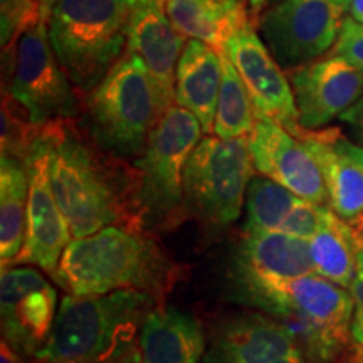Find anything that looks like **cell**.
<instances>
[{
    "label": "cell",
    "mask_w": 363,
    "mask_h": 363,
    "mask_svg": "<svg viewBox=\"0 0 363 363\" xmlns=\"http://www.w3.org/2000/svg\"><path fill=\"white\" fill-rule=\"evenodd\" d=\"M177 274L179 267L155 240L138 229L110 225L71 240L52 279L76 296L131 289L157 298L169 291Z\"/></svg>",
    "instance_id": "1"
},
{
    "label": "cell",
    "mask_w": 363,
    "mask_h": 363,
    "mask_svg": "<svg viewBox=\"0 0 363 363\" xmlns=\"http://www.w3.org/2000/svg\"><path fill=\"white\" fill-rule=\"evenodd\" d=\"M157 298L115 291L96 296L66 294L38 363H115L136 348L145 316Z\"/></svg>",
    "instance_id": "2"
},
{
    "label": "cell",
    "mask_w": 363,
    "mask_h": 363,
    "mask_svg": "<svg viewBox=\"0 0 363 363\" xmlns=\"http://www.w3.org/2000/svg\"><path fill=\"white\" fill-rule=\"evenodd\" d=\"M235 299L257 308L293 333L299 350L313 363H331L348 342L352 294L320 274L262 283H234Z\"/></svg>",
    "instance_id": "3"
},
{
    "label": "cell",
    "mask_w": 363,
    "mask_h": 363,
    "mask_svg": "<svg viewBox=\"0 0 363 363\" xmlns=\"http://www.w3.org/2000/svg\"><path fill=\"white\" fill-rule=\"evenodd\" d=\"M143 0H59L48 17V35L71 83L89 93L120 61L131 17Z\"/></svg>",
    "instance_id": "4"
},
{
    "label": "cell",
    "mask_w": 363,
    "mask_h": 363,
    "mask_svg": "<svg viewBox=\"0 0 363 363\" xmlns=\"http://www.w3.org/2000/svg\"><path fill=\"white\" fill-rule=\"evenodd\" d=\"M152 76L126 51L86 98V128L94 145L116 158H138L165 111Z\"/></svg>",
    "instance_id": "5"
},
{
    "label": "cell",
    "mask_w": 363,
    "mask_h": 363,
    "mask_svg": "<svg viewBox=\"0 0 363 363\" xmlns=\"http://www.w3.org/2000/svg\"><path fill=\"white\" fill-rule=\"evenodd\" d=\"M51 136L49 175L56 201L74 239L110 225L131 224L128 203L96 153L66 126L45 128Z\"/></svg>",
    "instance_id": "6"
},
{
    "label": "cell",
    "mask_w": 363,
    "mask_h": 363,
    "mask_svg": "<svg viewBox=\"0 0 363 363\" xmlns=\"http://www.w3.org/2000/svg\"><path fill=\"white\" fill-rule=\"evenodd\" d=\"M202 125L192 113L172 104L157 121L138 157L133 203L148 224L165 222L184 202V172L202 140Z\"/></svg>",
    "instance_id": "7"
},
{
    "label": "cell",
    "mask_w": 363,
    "mask_h": 363,
    "mask_svg": "<svg viewBox=\"0 0 363 363\" xmlns=\"http://www.w3.org/2000/svg\"><path fill=\"white\" fill-rule=\"evenodd\" d=\"M252 169L247 138L202 136L185 165V207L206 225L233 224L246 202Z\"/></svg>",
    "instance_id": "8"
},
{
    "label": "cell",
    "mask_w": 363,
    "mask_h": 363,
    "mask_svg": "<svg viewBox=\"0 0 363 363\" xmlns=\"http://www.w3.org/2000/svg\"><path fill=\"white\" fill-rule=\"evenodd\" d=\"M9 96L34 130L61 125L78 116L74 84L54 56L48 17L29 26L16 43V62Z\"/></svg>",
    "instance_id": "9"
},
{
    "label": "cell",
    "mask_w": 363,
    "mask_h": 363,
    "mask_svg": "<svg viewBox=\"0 0 363 363\" xmlns=\"http://www.w3.org/2000/svg\"><path fill=\"white\" fill-rule=\"evenodd\" d=\"M350 0H278L262 16L259 30L283 69H296L337 44Z\"/></svg>",
    "instance_id": "10"
},
{
    "label": "cell",
    "mask_w": 363,
    "mask_h": 363,
    "mask_svg": "<svg viewBox=\"0 0 363 363\" xmlns=\"http://www.w3.org/2000/svg\"><path fill=\"white\" fill-rule=\"evenodd\" d=\"M22 158L29 175V202L24 247L12 266L34 264L52 276L71 244L72 234L52 190L49 175L51 136L48 130H40L34 136Z\"/></svg>",
    "instance_id": "11"
},
{
    "label": "cell",
    "mask_w": 363,
    "mask_h": 363,
    "mask_svg": "<svg viewBox=\"0 0 363 363\" xmlns=\"http://www.w3.org/2000/svg\"><path fill=\"white\" fill-rule=\"evenodd\" d=\"M57 291L34 267H2L0 316L2 340L24 357H35L48 343L57 316Z\"/></svg>",
    "instance_id": "12"
},
{
    "label": "cell",
    "mask_w": 363,
    "mask_h": 363,
    "mask_svg": "<svg viewBox=\"0 0 363 363\" xmlns=\"http://www.w3.org/2000/svg\"><path fill=\"white\" fill-rule=\"evenodd\" d=\"M225 56L246 86L257 120L276 121L296 136L305 131L299 126L289 76L251 24L227 40Z\"/></svg>",
    "instance_id": "13"
},
{
    "label": "cell",
    "mask_w": 363,
    "mask_h": 363,
    "mask_svg": "<svg viewBox=\"0 0 363 363\" xmlns=\"http://www.w3.org/2000/svg\"><path fill=\"white\" fill-rule=\"evenodd\" d=\"M299 126L316 131L363 98V71L330 54L289 72Z\"/></svg>",
    "instance_id": "14"
},
{
    "label": "cell",
    "mask_w": 363,
    "mask_h": 363,
    "mask_svg": "<svg viewBox=\"0 0 363 363\" xmlns=\"http://www.w3.org/2000/svg\"><path fill=\"white\" fill-rule=\"evenodd\" d=\"M254 169L278 182L299 199L318 206L328 203L320 167L299 136L271 120H257L247 136Z\"/></svg>",
    "instance_id": "15"
},
{
    "label": "cell",
    "mask_w": 363,
    "mask_h": 363,
    "mask_svg": "<svg viewBox=\"0 0 363 363\" xmlns=\"http://www.w3.org/2000/svg\"><path fill=\"white\" fill-rule=\"evenodd\" d=\"M303 353L293 333L266 313H240L212 331L203 363H272Z\"/></svg>",
    "instance_id": "16"
},
{
    "label": "cell",
    "mask_w": 363,
    "mask_h": 363,
    "mask_svg": "<svg viewBox=\"0 0 363 363\" xmlns=\"http://www.w3.org/2000/svg\"><path fill=\"white\" fill-rule=\"evenodd\" d=\"M187 38L167 17L162 0H143L133 12L126 51L143 61L165 108L175 104V76Z\"/></svg>",
    "instance_id": "17"
},
{
    "label": "cell",
    "mask_w": 363,
    "mask_h": 363,
    "mask_svg": "<svg viewBox=\"0 0 363 363\" xmlns=\"http://www.w3.org/2000/svg\"><path fill=\"white\" fill-rule=\"evenodd\" d=\"M310 240L281 230L246 233L235 249L233 283H278L315 272Z\"/></svg>",
    "instance_id": "18"
},
{
    "label": "cell",
    "mask_w": 363,
    "mask_h": 363,
    "mask_svg": "<svg viewBox=\"0 0 363 363\" xmlns=\"http://www.w3.org/2000/svg\"><path fill=\"white\" fill-rule=\"evenodd\" d=\"M136 350L140 363H201L207 337L194 315L157 305L145 316Z\"/></svg>",
    "instance_id": "19"
},
{
    "label": "cell",
    "mask_w": 363,
    "mask_h": 363,
    "mask_svg": "<svg viewBox=\"0 0 363 363\" xmlns=\"http://www.w3.org/2000/svg\"><path fill=\"white\" fill-rule=\"evenodd\" d=\"M340 131H303L299 138L310 150L323 177L328 206L343 220L363 212V165L340 147Z\"/></svg>",
    "instance_id": "20"
},
{
    "label": "cell",
    "mask_w": 363,
    "mask_h": 363,
    "mask_svg": "<svg viewBox=\"0 0 363 363\" xmlns=\"http://www.w3.org/2000/svg\"><path fill=\"white\" fill-rule=\"evenodd\" d=\"M224 65L211 45L190 39L182 52L175 76V104L201 121L203 135L214 133Z\"/></svg>",
    "instance_id": "21"
},
{
    "label": "cell",
    "mask_w": 363,
    "mask_h": 363,
    "mask_svg": "<svg viewBox=\"0 0 363 363\" xmlns=\"http://www.w3.org/2000/svg\"><path fill=\"white\" fill-rule=\"evenodd\" d=\"M167 17L180 34L211 45L225 56V45L249 22L244 0H162Z\"/></svg>",
    "instance_id": "22"
},
{
    "label": "cell",
    "mask_w": 363,
    "mask_h": 363,
    "mask_svg": "<svg viewBox=\"0 0 363 363\" xmlns=\"http://www.w3.org/2000/svg\"><path fill=\"white\" fill-rule=\"evenodd\" d=\"M29 175L24 158L2 153L0 162V261L9 267L17 259L26 239Z\"/></svg>",
    "instance_id": "23"
},
{
    "label": "cell",
    "mask_w": 363,
    "mask_h": 363,
    "mask_svg": "<svg viewBox=\"0 0 363 363\" xmlns=\"http://www.w3.org/2000/svg\"><path fill=\"white\" fill-rule=\"evenodd\" d=\"M310 247L318 274L343 288L352 284L357 272L358 246L347 220L328 208L321 229L310 239Z\"/></svg>",
    "instance_id": "24"
},
{
    "label": "cell",
    "mask_w": 363,
    "mask_h": 363,
    "mask_svg": "<svg viewBox=\"0 0 363 363\" xmlns=\"http://www.w3.org/2000/svg\"><path fill=\"white\" fill-rule=\"evenodd\" d=\"M222 65L224 76L217 101L214 135L224 140L247 138L257 121L251 98L239 72L227 56H222Z\"/></svg>",
    "instance_id": "25"
},
{
    "label": "cell",
    "mask_w": 363,
    "mask_h": 363,
    "mask_svg": "<svg viewBox=\"0 0 363 363\" xmlns=\"http://www.w3.org/2000/svg\"><path fill=\"white\" fill-rule=\"evenodd\" d=\"M298 197L264 175L252 177L246 192V233L279 230Z\"/></svg>",
    "instance_id": "26"
},
{
    "label": "cell",
    "mask_w": 363,
    "mask_h": 363,
    "mask_svg": "<svg viewBox=\"0 0 363 363\" xmlns=\"http://www.w3.org/2000/svg\"><path fill=\"white\" fill-rule=\"evenodd\" d=\"M43 17H49L35 0H0V43L11 51L19 35Z\"/></svg>",
    "instance_id": "27"
},
{
    "label": "cell",
    "mask_w": 363,
    "mask_h": 363,
    "mask_svg": "<svg viewBox=\"0 0 363 363\" xmlns=\"http://www.w3.org/2000/svg\"><path fill=\"white\" fill-rule=\"evenodd\" d=\"M328 208L298 197L279 230L294 238L310 240L323 225Z\"/></svg>",
    "instance_id": "28"
},
{
    "label": "cell",
    "mask_w": 363,
    "mask_h": 363,
    "mask_svg": "<svg viewBox=\"0 0 363 363\" xmlns=\"http://www.w3.org/2000/svg\"><path fill=\"white\" fill-rule=\"evenodd\" d=\"M331 54L343 57L345 61L363 71V24L348 16Z\"/></svg>",
    "instance_id": "29"
},
{
    "label": "cell",
    "mask_w": 363,
    "mask_h": 363,
    "mask_svg": "<svg viewBox=\"0 0 363 363\" xmlns=\"http://www.w3.org/2000/svg\"><path fill=\"white\" fill-rule=\"evenodd\" d=\"M350 294L353 298V316L350 333L353 342L363 348V251H358L357 272L350 284Z\"/></svg>",
    "instance_id": "30"
},
{
    "label": "cell",
    "mask_w": 363,
    "mask_h": 363,
    "mask_svg": "<svg viewBox=\"0 0 363 363\" xmlns=\"http://www.w3.org/2000/svg\"><path fill=\"white\" fill-rule=\"evenodd\" d=\"M340 120L348 126V130L352 131L353 138L363 147V98L360 101L353 104L348 111H345Z\"/></svg>",
    "instance_id": "31"
},
{
    "label": "cell",
    "mask_w": 363,
    "mask_h": 363,
    "mask_svg": "<svg viewBox=\"0 0 363 363\" xmlns=\"http://www.w3.org/2000/svg\"><path fill=\"white\" fill-rule=\"evenodd\" d=\"M340 147H342L352 158H355L360 165H363V147L362 145L352 143V142H348L347 138H343V136H340Z\"/></svg>",
    "instance_id": "32"
},
{
    "label": "cell",
    "mask_w": 363,
    "mask_h": 363,
    "mask_svg": "<svg viewBox=\"0 0 363 363\" xmlns=\"http://www.w3.org/2000/svg\"><path fill=\"white\" fill-rule=\"evenodd\" d=\"M347 222L348 225H350L353 238H355L358 251H363V212L358 217H355V219Z\"/></svg>",
    "instance_id": "33"
},
{
    "label": "cell",
    "mask_w": 363,
    "mask_h": 363,
    "mask_svg": "<svg viewBox=\"0 0 363 363\" xmlns=\"http://www.w3.org/2000/svg\"><path fill=\"white\" fill-rule=\"evenodd\" d=\"M348 16L353 21L363 24V0H350V9H348Z\"/></svg>",
    "instance_id": "34"
},
{
    "label": "cell",
    "mask_w": 363,
    "mask_h": 363,
    "mask_svg": "<svg viewBox=\"0 0 363 363\" xmlns=\"http://www.w3.org/2000/svg\"><path fill=\"white\" fill-rule=\"evenodd\" d=\"M272 363H313V362L305 355V353H294V355L284 357L281 358V360H276Z\"/></svg>",
    "instance_id": "35"
},
{
    "label": "cell",
    "mask_w": 363,
    "mask_h": 363,
    "mask_svg": "<svg viewBox=\"0 0 363 363\" xmlns=\"http://www.w3.org/2000/svg\"><path fill=\"white\" fill-rule=\"evenodd\" d=\"M35 2H38L39 7L43 9V11L49 16V13H51V11H52V7L56 6L59 0H35Z\"/></svg>",
    "instance_id": "36"
},
{
    "label": "cell",
    "mask_w": 363,
    "mask_h": 363,
    "mask_svg": "<svg viewBox=\"0 0 363 363\" xmlns=\"http://www.w3.org/2000/svg\"><path fill=\"white\" fill-rule=\"evenodd\" d=\"M115 363H140V355H138V350H135L130 353V355H126L125 358H121V360H118Z\"/></svg>",
    "instance_id": "37"
},
{
    "label": "cell",
    "mask_w": 363,
    "mask_h": 363,
    "mask_svg": "<svg viewBox=\"0 0 363 363\" xmlns=\"http://www.w3.org/2000/svg\"><path fill=\"white\" fill-rule=\"evenodd\" d=\"M345 363H363V350L355 353V355H353L352 358H348Z\"/></svg>",
    "instance_id": "38"
}]
</instances>
